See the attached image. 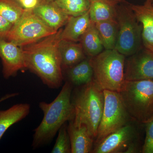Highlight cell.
<instances>
[{
    "label": "cell",
    "instance_id": "6da1fadb",
    "mask_svg": "<svg viewBox=\"0 0 153 153\" xmlns=\"http://www.w3.org/2000/svg\"><path fill=\"white\" fill-rule=\"evenodd\" d=\"M62 29L57 33L27 46L21 47L25 54L26 69L38 75L43 83L57 89L63 80L59 44Z\"/></svg>",
    "mask_w": 153,
    "mask_h": 153
},
{
    "label": "cell",
    "instance_id": "7a4b0ae2",
    "mask_svg": "<svg viewBox=\"0 0 153 153\" xmlns=\"http://www.w3.org/2000/svg\"><path fill=\"white\" fill-rule=\"evenodd\" d=\"M73 85L66 81L55 99L50 103L42 101L39 104L44 117L35 130L32 147L37 149L52 141L64 124L72 119L74 108L71 97Z\"/></svg>",
    "mask_w": 153,
    "mask_h": 153
},
{
    "label": "cell",
    "instance_id": "3957f363",
    "mask_svg": "<svg viewBox=\"0 0 153 153\" xmlns=\"http://www.w3.org/2000/svg\"><path fill=\"white\" fill-rule=\"evenodd\" d=\"M71 101L74 108L71 120L75 125H85L92 137L96 138L104 107L103 89L93 79L72 90Z\"/></svg>",
    "mask_w": 153,
    "mask_h": 153
},
{
    "label": "cell",
    "instance_id": "277c9868",
    "mask_svg": "<svg viewBox=\"0 0 153 153\" xmlns=\"http://www.w3.org/2000/svg\"><path fill=\"white\" fill-rule=\"evenodd\" d=\"M118 93L133 120L146 124L153 118V80H125Z\"/></svg>",
    "mask_w": 153,
    "mask_h": 153
},
{
    "label": "cell",
    "instance_id": "5b68a950",
    "mask_svg": "<svg viewBox=\"0 0 153 153\" xmlns=\"http://www.w3.org/2000/svg\"><path fill=\"white\" fill-rule=\"evenodd\" d=\"M93 79L103 90L118 92L125 81L126 56L116 49L105 50L89 58Z\"/></svg>",
    "mask_w": 153,
    "mask_h": 153
},
{
    "label": "cell",
    "instance_id": "8992f818",
    "mask_svg": "<svg viewBox=\"0 0 153 153\" xmlns=\"http://www.w3.org/2000/svg\"><path fill=\"white\" fill-rule=\"evenodd\" d=\"M116 20L118 31L115 49L128 57L142 49V26L128 5L117 6Z\"/></svg>",
    "mask_w": 153,
    "mask_h": 153
},
{
    "label": "cell",
    "instance_id": "52a82bcc",
    "mask_svg": "<svg viewBox=\"0 0 153 153\" xmlns=\"http://www.w3.org/2000/svg\"><path fill=\"white\" fill-rule=\"evenodd\" d=\"M57 32L42 22L33 10L25 9L21 18L13 25L5 40L22 47L36 43Z\"/></svg>",
    "mask_w": 153,
    "mask_h": 153
},
{
    "label": "cell",
    "instance_id": "ba28073f",
    "mask_svg": "<svg viewBox=\"0 0 153 153\" xmlns=\"http://www.w3.org/2000/svg\"><path fill=\"white\" fill-rule=\"evenodd\" d=\"M103 92L104 107L97 130L96 143L133 120L124 105L118 92L108 90H103Z\"/></svg>",
    "mask_w": 153,
    "mask_h": 153
},
{
    "label": "cell",
    "instance_id": "9c48e42d",
    "mask_svg": "<svg viewBox=\"0 0 153 153\" xmlns=\"http://www.w3.org/2000/svg\"><path fill=\"white\" fill-rule=\"evenodd\" d=\"M137 130L131 122L96 143L92 153H125L133 143L138 141Z\"/></svg>",
    "mask_w": 153,
    "mask_h": 153
},
{
    "label": "cell",
    "instance_id": "30bf717a",
    "mask_svg": "<svg viewBox=\"0 0 153 153\" xmlns=\"http://www.w3.org/2000/svg\"><path fill=\"white\" fill-rule=\"evenodd\" d=\"M125 80H153V52L143 48L125 60Z\"/></svg>",
    "mask_w": 153,
    "mask_h": 153
},
{
    "label": "cell",
    "instance_id": "8fae6325",
    "mask_svg": "<svg viewBox=\"0 0 153 153\" xmlns=\"http://www.w3.org/2000/svg\"><path fill=\"white\" fill-rule=\"evenodd\" d=\"M0 58L3 76L5 79L16 76L18 71L26 68L22 47L5 39H0Z\"/></svg>",
    "mask_w": 153,
    "mask_h": 153
},
{
    "label": "cell",
    "instance_id": "7c38bea8",
    "mask_svg": "<svg viewBox=\"0 0 153 153\" xmlns=\"http://www.w3.org/2000/svg\"><path fill=\"white\" fill-rule=\"evenodd\" d=\"M128 5L141 25L144 48L153 52V3L146 1L143 5Z\"/></svg>",
    "mask_w": 153,
    "mask_h": 153
},
{
    "label": "cell",
    "instance_id": "4fadbf2b",
    "mask_svg": "<svg viewBox=\"0 0 153 153\" xmlns=\"http://www.w3.org/2000/svg\"><path fill=\"white\" fill-rule=\"evenodd\" d=\"M33 11L47 26L56 31L66 25L70 17L52 2L42 0Z\"/></svg>",
    "mask_w": 153,
    "mask_h": 153
},
{
    "label": "cell",
    "instance_id": "5bb4252c",
    "mask_svg": "<svg viewBox=\"0 0 153 153\" xmlns=\"http://www.w3.org/2000/svg\"><path fill=\"white\" fill-rule=\"evenodd\" d=\"M68 130L71 146V153H91L94 139L85 125L76 126L68 121Z\"/></svg>",
    "mask_w": 153,
    "mask_h": 153
},
{
    "label": "cell",
    "instance_id": "9a60e30c",
    "mask_svg": "<svg viewBox=\"0 0 153 153\" xmlns=\"http://www.w3.org/2000/svg\"><path fill=\"white\" fill-rule=\"evenodd\" d=\"M91 21L89 12L77 16H70L62 29L61 40L77 42L90 25Z\"/></svg>",
    "mask_w": 153,
    "mask_h": 153
},
{
    "label": "cell",
    "instance_id": "2e32d148",
    "mask_svg": "<svg viewBox=\"0 0 153 153\" xmlns=\"http://www.w3.org/2000/svg\"><path fill=\"white\" fill-rule=\"evenodd\" d=\"M30 109L28 103H19L5 110L0 111V140L11 126L27 116Z\"/></svg>",
    "mask_w": 153,
    "mask_h": 153
},
{
    "label": "cell",
    "instance_id": "e0dca14e",
    "mask_svg": "<svg viewBox=\"0 0 153 153\" xmlns=\"http://www.w3.org/2000/svg\"><path fill=\"white\" fill-rule=\"evenodd\" d=\"M59 50L63 68L67 69L86 58L80 43L61 40Z\"/></svg>",
    "mask_w": 153,
    "mask_h": 153
},
{
    "label": "cell",
    "instance_id": "ac0fdd59",
    "mask_svg": "<svg viewBox=\"0 0 153 153\" xmlns=\"http://www.w3.org/2000/svg\"><path fill=\"white\" fill-rule=\"evenodd\" d=\"M89 15L94 23L116 19L117 4L108 0H89Z\"/></svg>",
    "mask_w": 153,
    "mask_h": 153
},
{
    "label": "cell",
    "instance_id": "d6986e66",
    "mask_svg": "<svg viewBox=\"0 0 153 153\" xmlns=\"http://www.w3.org/2000/svg\"><path fill=\"white\" fill-rule=\"evenodd\" d=\"M67 69V82L73 86L85 85L93 79V69L88 57Z\"/></svg>",
    "mask_w": 153,
    "mask_h": 153
},
{
    "label": "cell",
    "instance_id": "ffe728a7",
    "mask_svg": "<svg viewBox=\"0 0 153 153\" xmlns=\"http://www.w3.org/2000/svg\"><path fill=\"white\" fill-rule=\"evenodd\" d=\"M79 42L85 55L88 58L99 55L104 50L95 23L92 22L82 35Z\"/></svg>",
    "mask_w": 153,
    "mask_h": 153
},
{
    "label": "cell",
    "instance_id": "44dd1931",
    "mask_svg": "<svg viewBox=\"0 0 153 153\" xmlns=\"http://www.w3.org/2000/svg\"><path fill=\"white\" fill-rule=\"evenodd\" d=\"M95 25L104 49H115L118 31V25L116 19L96 23Z\"/></svg>",
    "mask_w": 153,
    "mask_h": 153
},
{
    "label": "cell",
    "instance_id": "7402d4cb",
    "mask_svg": "<svg viewBox=\"0 0 153 153\" xmlns=\"http://www.w3.org/2000/svg\"><path fill=\"white\" fill-rule=\"evenodd\" d=\"M70 16H77L89 11V0H56L52 2Z\"/></svg>",
    "mask_w": 153,
    "mask_h": 153
},
{
    "label": "cell",
    "instance_id": "603a6c76",
    "mask_svg": "<svg viewBox=\"0 0 153 153\" xmlns=\"http://www.w3.org/2000/svg\"><path fill=\"white\" fill-rule=\"evenodd\" d=\"M25 11L17 0H0V15L13 25L21 18Z\"/></svg>",
    "mask_w": 153,
    "mask_h": 153
},
{
    "label": "cell",
    "instance_id": "cb8c5ba5",
    "mask_svg": "<svg viewBox=\"0 0 153 153\" xmlns=\"http://www.w3.org/2000/svg\"><path fill=\"white\" fill-rule=\"evenodd\" d=\"M51 153H71V142L67 130V123L64 124L59 129L58 136Z\"/></svg>",
    "mask_w": 153,
    "mask_h": 153
},
{
    "label": "cell",
    "instance_id": "d4e9b609",
    "mask_svg": "<svg viewBox=\"0 0 153 153\" xmlns=\"http://www.w3.org/2000/svg\"><path fill=\"white\" fill-rule=\"evenodd\" d=\"M146 137L141 152L153 153V118L146 124Z\"/></svg>",
    "mask_w": 153,
    "mask_h": 153
},
{
    "label": "cell",
    "instance_id": "484cf974",
    "mask_svg": "<svg viewBox=\"0 0 153 153\" xmlns=\"http://www.w3.org/2000/svg\"><path fill=\"white\" fill-rule=\"evenodd\" d=\"M13 26V24L0 15V39L5 40Z\"/></svg>",
    "mask_w": 153,
    "mask_h": 153
},
{
    "label": "cell",
    "instance_id": "4316f807",
    "mask_svg": "<svg viewBox=\"0 0 153 153\" xmlns=\"http://www.w3.org/2000/svg\"><path fill=\"white\" fill-rule=\"evenodd\" d=\"M40 1L41 0H22L20 3L25 10H33L39 4Z\"/></svg>",
    "mask_w": 153,
    "mask_h": 153
},
{
    "label": "cell",
    "instance_id": "83f0119b",
    "mask_svg": "<svg viewBox=\"0 0 153 153\" xmlns=\"http://www.w3.org/2000/svg\"><path fill=\"white\" fill-rule=\"evenodd\" d=\"M19 93H14L10 94H7L6 95L4 96L2 98L0 99V103L1 102H2L4 101V100H7L9 98H12V97H14L16 96L19 95Z\"/></svg>",
    "mask_w": 153,
    "mask_h": 153
},
{
    "label": "cell",
    "instance_id": "f1b7e54d",
    "mask_svg": "<svg viewBox=\"0 0 153 153\" xmlns=\"http://www.w3.org/2000/svg\"><path fill=\"white\" fill-rule=\"evenodd\" d=\"M108 1H110L115 3L117 4H120V3L121 4H127V3L126 0H108Z\"/></svg>",
    "mask_w": 153,
    "mask_h": 153
},
{
    "label": "cell",
    "instance_id": "f546056e",
    "mask_svg": "<svg viewBox=\"0 0 153 153\" xmlns=\"http://www.w3.org/2000/svg\"><path fill=\"white\" fill-rule=\"evenodd\" d=\"M42 1L47 2H53L54 1H56V0H42Z\"/></svg>",
    "mask_w": 153,
    "mask_h": 153
},
{
    "label": "cell",
    "instance_id": "4dcf8cb0",
    "mask_svg": "<svg viewBox=\"0 0 153 153\" xmlns=\"http://www.w3.org/2000/svg\"><path fill=\"white\" fill-rule=\"evenodd\" d=\"M150 1L151 2L153 3V0H146V1Z\"/></svg>",
    "mask_w": 153,
    "mask_h": 153
},
{
    "label": "cell",
    "instance_id": "1f68e13d",
    "mask_svg": "<svg viewBox=\"0 0 153 153\" xmlns=\"http://www.w3.org/2000/svg\"><path fill=\"white\" fill-rule=\"evenodd\" d=\"M17 1H18L19 2H20V1H22V0H17Z\"/></svg>",
    "mask_w": 153,
    "mask_h": 153
}]
</instances>
